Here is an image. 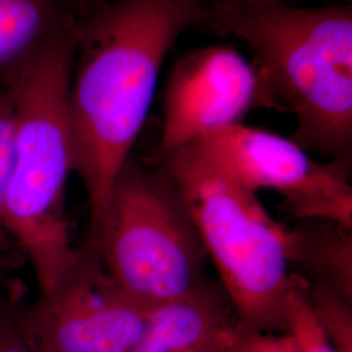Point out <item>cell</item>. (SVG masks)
<instances>
[{
	"instance_id": "9",
	"label": "cell",
	"mask_w": 352,
	"mask_h": 352,
	"mask_svg": "<svg viewBox=\"0 0 352 352\" xmlns=\"http://www.w3.org/2000/svg\"><path fill=\"white\" fill-rule=\"evenodd\" d=\"M240 327L222 286L206 279L188 294L149 308L131 352H228Z\"/></svg>"
},
{
	"instance_id": "15",
	"label": "cell",
	"mask_w": 352,
	"mask_h": 352,
	"mask_svg": "<svg viewBox=\"0 0 352 352\" xmlns=\"http://www.w3.org/2000/svg\"><path fill=\"white\" fill-rule=\"evenodd\" d=\"M0 352H33L17 322L12 302L0 300Z\"/></svg>"
},
{
	"instance_id": "10",
	"label": "cell",
	"mask_w": 352,
	"mask_h": 352,
	"mask_svg": "<svg viewBox=\"0 0 352 352\" xmlns=\"http://www.w3.org/2000/svg\"><path fill=\"white\" fill-rule=\"evenodd\" d=\"M94 7L88 0H0V91L52 42L75 33Z\"/></svg>"
},
{
	"instance_id": "18",
	"label": "cell",
	"mask_w": 352,
	"mask_h": 352,
	"mask_svg": "<svg viewBox=\"0 0 352 352\" xmlns=\"http://www.w3.org/2000/svg\"><path fill=\"white\" fill-rule=\"evenodd\" d=\"M1 250H3V248H0V252H1Z\"/></svg>"
},
{
	"instance_id": "2",
	"label": "cell",
	"mask_w": 352,
	"mask_h": 352,
	"mask_svg": "<svg viewBox=\"0 0 352 352\" xmlns=\"http://www.w3.org/2000/svg\"><path fill=\"white\" fill-rule=\"evenodd\" d=\"M206 26L254 52L270 107L295 115L291 140L305 151L350 160L352 6L212 0Z\"/></svg>"
},
{
	"instance_id": "4",
	"label": "cell",
	"mask_w": 352,
	"mask_h": 352,
	"mask_svg": "<svg viewBox=\"0 0 352 352\" xmlns=\"http://www.w3.org/2000/svg\"><path fill=\"white\" fill-rule=\"evenodd\" d=\"M161 166L187 202L240 324L263 333L287 331L296 282L287 228L269 215L257 193L190 142L164 154Z\"/></svg>"
},
{
	"instance_id": "1",
	"label": "cell",
	"mask_w": 352,
	"mask_h": 352,
	"mask_svg": "<svg viewBox=\"0 0 352 352\" xmlns=\"http://www.w3.org/2000/svg\"><path fill=\"white\" fill-rule=\"evenodd\" d=\"M212 0H104L75 34L68 90L72 168L94 230L145 124L167 54L206 26Z\"/></svg>"
},
{
	"instance_id": "19",
	"label": "cell",
	"mask_w": 352,
	"mask_h": 352,
	"mask_svg": "<svg viewBox=\"0 0 352 352\" xmlns=\"http://www.w3.org/2000/svg\"><path fill=\"white\" fill-rule=\"evenodd\" d=\"M231 350H232V349H231ZM231 350H230V351H228V352H231Z\"/></svg>"
},
{
	"instance_id": "8",
	"label": "cell",
	"mask_w": 352,
	"mask_h": 352,
	"mask_svg": "<svg viewBox=\"0 0 352 352\" xmlns=\"http://www.w3.org/2000/svg\"><path fill=\"white\" fill-rule=\"evenodd\" d=\"M256 107L270 102L253 62L230 45L189 51L174 64L166 85L161 155L241 123Z\"/></svg>"
},
{
	"instance_id": "7",
	"label": "cell",
	"mask_w": 352,
	"mask_h": 352,
	"mask_svg": "<svg viewBox=\"0 0 352 352\" xmlns=\"http://www.w3.org/2000/svg\"><path fill=\"white\" fill-rule=\"evenodd\" d=\"M239 184L278 192L296 221L324 219L352 228L350 160H314L291 139L243 123L190 141Z\"/></svg>"
},
{
	"instance_id": "16",
	"label": "cell",
	"mask_w": 352,
	"mask_h": 352,
	"mask_svg": "<svg viewBox=\"0 0 352 352\" xmlns=\"http://www.w3.org/2000/svg\"><path fill=\"white\" fill-rule=\"evenodd\" d=\"M252 3H289V0H247ZM333 1H338V3H350V0H333Z\"/></svg>"
},
{
	"instance_id": "12",
	"label": "cell",
	"mask_w": 352,
	"mask_h": 352,
	"mask_svg": "<svg viewBox=\"0 0 352 352\" xmlns=\"http://www.w3.org/2000/svg\"><path fill=\"white\" fill-rule=\"evenodd\" d=\"M295 277V287L289 296L287 331L298 340L302 352H338L314 314L304 279L298 274Z\"/></svg>"
},
{
	"instance_id": "6",
	"label": "cell",
	"mask_w": 352,
	"mask_h": 352,
	"mask_svg": "<svg viewBox=\"0 0 352 352\" xmlns=\"http://www.w3.org/2000/svg\"><path fill=\"white\" fill-rule=\"evenodd\" d=\"M148 314L107 273L90 236L69 272L17 311V322L33 352H131Z\"/></svg>"
},
{
	"instance_id": "11",
	"label": "cell",
	"mask_w": 352,
	"mask_h": 352,
	"mask_svg": "<svg viewBox=\"0 0 352 352\" xmlns=\"http://www.w3.org/2000/svg\"><path fill=\"white\" fill-rule=\"evenodd\" d=\"M287 228L289 265L309 285L327 286L352 299V228L324 219Z\"/></svg>"
},
{
	"instance_id": "13",
	"label": "cell",
	"mask_w": 352,
	"mask_h": 352,
	"mask_svg": "<svg viewBox=\"0 0 352 352\" xmlns=\"http://www.w3.org/2000/svg\"><path fill=\"white\" fill-rule=\"evenodd\" d=\"M16 85L0 91V248H4L8 236L3 223L4 199L12 173L16 141Z\"/></svg>"
},
{
	"instance_id": "3",
	"label": "cell",
	"mask_w": 352,
	"mask_h": 352,
	"mask_svg": "<svg viewBox=\"0 0 352 352\" xmlns=\"http://www.w3.org/2000/svg\"><path fill=\"white\" fill-rule=\"evenodd\" d=\"M75 34L52 42L16 85L14 158L3 223L28 257L41 291L52 289L78 257L65 214L74 173L67 102Z\"/></svg>"
},
{
	"instance_id": "14",
	"label": "cell",
	"mask_w": 352,
	"mask_h": 352,
	"mask_svg": "<svg viewBox=\"0 0 352 352\" xmlns=\"http://www.w3.org/2000/svg\"><path fill=\"white\" fill-rule=\"evenodd\" d=\"M231 352H302L298 340L289 333H263L240 327Z\"/></svg>"
},
{
	"instance_id": "17",
	"label": "cell",
	"mask_w": 352,
	"mask_h": 352,
	"mask_svg": "<svg viewBox=\"0 0 352 352\" xmlns=\"http://www.w3.org/2000/svg\"><path fill=\"white\" fill-rule=\"evenodd\" d=\"M89 3L91 4V6H97L98 3H101V1H104V0H88Z\"/></svg>"
},
{
	"instance_id": "5",
	"label": "cell",
	"mask_w": 352,
	"mask_h": 352,
	"mask_svg": "<svg viewBox=\"0 0 352 352\" xmlns=\"http://www.w3.org/2000/svg\"><path fill=\"white\" fill-rule=\"evenodd\" d=\"M90 236L115 282L151 308L199 287L208 253L175 182L129 157Z\"/></svg>"
}]
</instances>
